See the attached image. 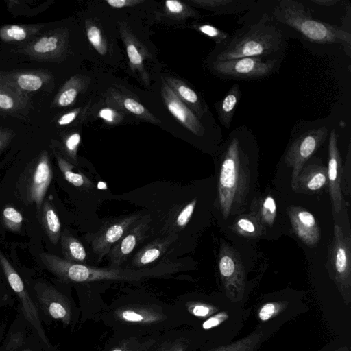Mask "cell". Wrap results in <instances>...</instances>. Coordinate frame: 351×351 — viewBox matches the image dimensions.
<instances>
[{
    "mask_svg": "<svg viewBox=\"0 0 351 351\" xmlns=\"http://www.w3.org/2000/svg\"><path fill=\"white\" fill-rule=\"evenodd\" d=\"M40 213V223L53 244H57L61 235V223L58 215L51 204L43 202Z\"/></svg>",
    "mask_w": 351,
    "mask_h": 351,
    "instance_id": "cb8c5ba5",
    "label": "cell"
},
{
    "mask_svg": "<svg viewBox=\"0 0 351 351\" xmlns=\"http://www.w3.org/2000/svg\"><path fill=\"white\" fill-rule=\"evenodd\" d=\"M303 131L290 143L285 156V162L292 169L291 186L300 171L326 139L328 130L326 125L313 126L302 122Z\"/></svg>",
    "mask_w": 351,
    "mask_h": 351,
    "instance_id": "52a82bcc",
    "label": "cell"
},
{
    "mask_svg": "<svg viewBox=\"0 0 351 351\" xmlns=\"http://www.w3.org/2000/svg\"><path fill=\"white\" fill-rule=\"evenodd\" d=\"M165 7L172 14H180L184 10V5L180 1L176 0L166 1Z\"/></svg>",
    "mask_w": 351,
    "mask_h": 351,
    "instance_id": "f6af8a7d",
    "label": "cell"
},
{
    "mask_svg": "<svg viewBox=\"0 0 351 351\" xmlns=\"http://www.w3.org/2000/svg\"><path fill=\"white\" fill-rule=\"evenodd\" d=\"M197 28L201 33L210 38L216 45L222 44L230 36V34L209 24L200 25Z\"/></svg>",
    "mask_w": 351,
    "mask_h": 351,
    "instance_id": "836d02e7",
    "label": "cell"
},
{
    "mask_svg": "<svg viewBox=\"0 0 351 351\" xmlns=\"http://www.w3.org/2000/svg\"><path fill=\"white\" fill-rule=\"evenodd\" d=\"M106 2L112 8H121L128 6H132L143 1L132 0H106Z\"/></svg>",
    "mask_w": 351,
    "mask_h": 351,
    "instance_id": "bcb514c9",
    "label": "cell"
},
{
    "mask_svg": "<svg viewBox=\"0 0 351 351\" xmlns=\"http://www.w3.org/2000/svg\"><path fill=\"white\" fill-rule=\"evenodd\" d=\"M334 351H349V350L346 346H343L341 348H339L338 349H337Z\"/></svg>",
    "mask_w": 351,
    "mask_h": 351,
    "instance_id": "816d5d0a",
    "label": "cell"
},
{
    "mask_svg": "<svg viewBox=\"0 0 351 351\" xmlns=\"http://www.w3.org/2000/svg\"><path fill=\"white\" fill-rule=\"evenodd\" d=\"M34 290L39 304L43 310L54 319L69 324L72 311L67 298L53 286L45 282H38Z\"/></svg>",
    "mask_w": 351,
    "mask_h": 351,
    "instance_id": "5bb4252c",
    "label": "cell"
},
{
    "mask_svg": "<svg viewBox=\"0 0 351 351\" xmlns=\"http://www.w3.org/2000/svg\"><path fill=\"white\" fill-rule=\"evenodd\" d=\"M151 219L149 215L141 218L110 249L108 255L110 266L119 268L129 256L146 237L150 228Z\"/></svg>",
    "mask_w": 351,
    "mask_h": 351,
    "instance_id": "4fadbf2b",
    "label": "cell"
},
{
    "mask_svg": "<svg viewBox=\"0 0 351 351\" xmlns=\"http://www.w3.org/2000/svg\"><path fill=\"white\" fill-rule=\"evenodd\" d=\"M52 178L50 160L47 152L43 151L29 165L19 180V190L23 200L35 204L38 213Z\"/></svg>",
    "mask_w": 351,
    "mask_h": 351,
    "instance_id": "ba28073f",
    "label": "cell"
},
{
    "mask_svg": "<svg viewBox=\"0 0 351 351\" xmlns=\"http://www.w3.org/2000/svg\"><path fill=\"white\" fill-rule=\"evenodd\" d=\"M0 266L8 282L21 300L23 312L26 319L37 331L39 337L46 344H49L41 326L37 308L32 300L20 276L0 250Z\"/></svg>",
    "mask_w": 351,
    "mask_h": 351,
    "instance_id": "7c38bea8",
    "label": "cell"
},
{
    "mask_svg": "<svg viewBox=\"0 0 351 351\" xmlns=\"http://www.w3.org/2000/svg\"><path fill=\"white\" fill-rule=\"evenodd\" d=\"M15 106L14 99L8 94L0 91V109L10 110Z\"/></svg>",
    "mask_w": 351,
    "mask_h": 351,
    "instance_id": "ee69618b",
    "label": "cell"
},
{
    "mask_svg": "<svg viewBox=\"0 0 351 351\" xmlns=\"http://www.w3.org/2000/svg\"><path fill=\"white\" fill-rule=\"evenodd\" d=\"M86 32L88 39L93 47L100 54H105L106 51V45L104 43L100 29L97 26L90 25L87 28Z\"/></svg>",
    "mask_w": 351,
    "mask_h": 351,
    "instance_id": "74e56055",
    "label": "cell"
},
{
    "mask_svg": "<svg viewBox=\"0 0 351 351\" xmlns=\"http://www.w3.org/2000/svg\"><path fill=\"white\" fill-rule=\"evenodd\" d=\"M58 46L59 40L56 36H45L36 40L31 46V51L34 54L45 56L55 51Z\"/></svg>",
    "mask_w": 351,
    "mask_h": 351,
    "instance_id": "4dcf8cb0",
    "label": "cell"
},
{
    "mask_svg": "<svg viewBox=\"0 0 351 351\" xmlns=\"http://www.w3.org/2000/svg\"><path fill=\"white\" fill-rule=\"evenodd\" d=\"M196 204L197 199L195 198L182 208L175 220L176 227L182 229L187 225L194 213Z\"/></svg>",
    "mask_w": 351,
    "mask_h": 351,
    "instance_id": "d590c367",
    "label": "cell"
},
{
    "mask_svg": "<svg viewBox=\"0 0 351 351\" xmlns=\"http://www.w3.org/2000/svg\"><path fill=\"white\" fill-rule=\"evenodd\" d=\"M99 117L108 122H113L115 118V112L109 108L100 110Z\"/></svg>",
    "mask_w": 351,
    "mask_h": 351,
    "instance_id": "c3c4849f",
    "label": "cell"
},
{
    "mask_svg": "<svg viewBox=\"0 0 351 351\" xmlns=\"http://www.w3.org/2000/svg\"><path fill=\"white\" fill-rule=\"evenodd\" d=\"M234 230L245 237H258L263 232V225L256 213L239 217L233 223Z\"/></svg>",
    "mask_w": 351,
    "mask_h": 351,
    "instance_id": "4316f807",
    "label": "cell"
},
{
    "mask_svg": "<svg viewBox=\"0 0 351 351\" xmlns=\"http://www.w3.org/2000/svg\"><path fill=\"white\" fill-rule=\"evenodd\" d=\"M327 183V167L318 162H314L304 165L292 188L296 191H315Z\"/></svg>",
    "mask_w": 351,
    "mask_h": 351,
    "instance_id": "ffe728a7",
    "label": "cell"
},
{
    "mask_svg": "<svg viewBox=\"0 0 351 351\" xmlns=\"http://www.w3.org/2000/svg\"><path fill=\"white\" fill-rule=\"evenodd\" d=\"M57 163L60 171L64 179L74 186L82 189H91L94 187L93 183L88 177L78 170L69 161L62 156L56 155Z\"/></svg>",
    "mask_w": 351,
    "mask_h": 351,
    "instance_id": "484cf974",
    "label": "cell"
},
{
    "mask_svg": "<svg viewBox=\"0 0 351 351\" xmlns=\"http://www.w3.org/2000/svg\"><path fill=\"white\" fill-rule=\"evenodd\" d=\"M311 2L319 5V6H324V7H329L335 5L337 3H339L341 2V0H311Z\"/></svg>",
    "mask_w": 351,
    "mask_h": 351,
    "instance_id": "f907efd6",
    "label": "cell"
},
{
    "mask_svg": "<svg viewBox=\"0 0 351 351\" xmlns=\"http://www.w3.org/2000/svg\"><path fill=\"white\" fill-rule=\"evenodd\" d=\"M28 351H29V350H28Z\"/></svg>",
    "mask_w": 351,
    "mask_h": 351,
    "instance_id": "f5cc1de1",
    "label": "cell"
},
{
    "mask_svg": "<svg viewBox=\"0 0 351 351\" xmlns=\"http://www.w3.org/2000/svg\"><path fill=\"white\" fill-rule=\"evenodd\" d=\"M60 239L63 258L72 263L86 265L87 254L83 244L67 230L61 232Z\"/></svg>",
    "mask_w": 351,
    "mask_h": 351,
    "instance_id": "603a6c76",
    "label": "cell"
},
{
    "mask_svg": "<svg viewBox=\"0 0 351 351\" xmlns=\"http://www.w3.org/2000/svg\"><path fill=\"white\" fill-rule=\"evenodd\" d=\"M16 84L23 90L36 91L43 86V79L33 73H21L16 79Z\"/></svg>",
    "mask_w": 351,
    "mask_h": 351,
    "instance_id": "d6a6232c",
    "label": "cell"
},
{
    "mask_svg": "<svg viewBox=\"0 0 351 351\" xmlns=\"http://www.w3.org/2000/svg\"><path fill=\"white\" fill-rule=\"evenodd\" d=\"M271 14L280 27L291 29L307 41L319 45H339L350 56V32L341 26L315 19L301 2L280 0L274 5Z\"/></svg>",
    "mask_w": 351,
    "mask_h": 351,
    "instance_id": "5b68a950",
    "label": "cell"
},
{
    "mask_svg": "<svg viewBox=\"0 0 351 351\" xmlns=\"http://www.w3.org/2000/svg\"><path fill=\"white\" fill-rule=\"evenodd\" d=\"M42 263L58 278L68 282H88L103 280L128 282L161 278L173 274L181 269L179 262H162L156 266L138 269L119 268H99L85 264L68 261L55 254L40 253Z\"/></svg>",
    "mask_w": 351,
    "mask_h": 351,
    "instance_id": "277c9868",
    "label": "cell"
},
{
    "mask_svg": "<svg viewBox=\"0 0 351 351\" xmlns=\"http://www.w3.org/2000/svg\"><path fill=\"white\" fill-rule=\"evenodd\" d=\"M242 93L237 83H234L221 100L215 104L221 124L230 129L232 117Z\"/></svg>",
    "mask_w": 351,
    "mask_h": 351,
    "instance_id": "7402d4cb",
    "label": "cell"
},
{
    "mask_svg": "<svg viewBox=\"0 0 351 351\" xmlns=\"http://www.w3.org/2000/svg\"><path fill=\"white\" fill-rule=\"evenodd\" d=\"M77 95V91L75 88H66L60 94L58 98V104L60 106H67L74 101Z\"/></svg>",
    "mask_w": 351,
    "mask_h": 351,
    "instance_id": "60d3db41",
    "label": "cell"
},
{
    "mask_svg": "<svg viewBox=\"0 0 351 351\" xmlns=\"http://www.w3.org/2000/svg\"><path fill=\"white\" fill-rule=\"evenodd\" d=\"M23 221V215L12 206H6L2 212V222L9 230L19 232Z\"/></svg>",
    "mask_w": 351,
    "mask_h": 351,
    "instance_id": "f546056e",
    "label": "cell"
},
{
    "mask_svg": "<svg viewBox=\"0 0 351 351\" xmlns=\"http://www.w3.org/2000/svg\"><path fill=\"white\" fill-rule=\"evenodd\" d=\"M141 217V213H136L106 219L96 232L88 235L87 240L98 262L108 254Z\"/></svg>",
    "mask_w": 351,
    "mask_h": 351,
    "instance_id": "9c48e42d",
    "label": "cell"
},
{
    "mask_svg": "<svg viewBox=\"0 0 351 351\" xmlns=\"http://www.w3.org/2000/svg\"><path fill=\"white\" fill-rule=\"evenodd\" d=\"M78 112L77 110L71 111L63 114L58 120V123L60 125H66L71 123L75 120L77 115Z\"/></svg>",
    "mask_w": 351,
    "mask_h": 351,
    "instance_id": "7dc6e473",
    "label": "cell"
},
{
    "mask_svg": "<svg viewBox=\"0 0 351 351\" xmlns=\"http://www.w3.org/2000/svg\"><path fill=\"white\" fill-rule=\"evenodd\" d=\"M163 334L148 335H116L117 337L110 341L102 351H154Z\"/></svg>",
    "mask_w": 351,
    "mask_h": 351,
    "instance_id": "d6986e66",
    "label": "cell"
},
{
    "mask_svg": "<svg viewBox=\"0 0 351 351\" xmlns=\"http://www.w3.org/2000/svg\"><path fill=\"white\" fill-rule=\"evenodd\" d=\"M162 97L169 111L189 130L197 136H203L206 128L198 117L165 84Z\"/></svg>",
    "mask_w": 351,
    "mask_h": 351,
    "instance_id": "e0dca14e",
    "label": "cell"
},
{
    "mask_svg": "<svg viewBox=\"0 0 351 351\" xmlns=\"http://www.w3.org/2000/svg\"><path fill=\"white\" fill-rule=\"evenodd\" d=\"M126 51L131 64L135 66L142 65V56L134 45L131 43L128 44L127 45Z\"/></svg>",
    "mask_w": 351,
    "mask_h": 351,
    "instance_id": "b9f144b4",
    "label": "cell"
},
{
    "mask_svg": "<svg viewBox=\"0 0 351 351\" xmlns=\"http://www.w3.org/2000/svg\"><path fill=\"white\" fill-rule=\"evenodd\" d=\"M328 182L332 204L333 211L339 213L341 209L343 196L341 193V158L337 146V134L335 129H332L329 136Z\"/></svg>",
    "mask_w": 351,
    "mask_h": 351,
    "instance_id": "9a60e30c",
    "label": "cell"
},
{
    "mask_svg": "<svg viewBox=\"0 0 351 351\" xmlns=\"http://www.w3.org/2000/svg\"><path fill=\"white\" fill-rule=\"evenodd\" d=\"M81 141L80 134L77 132L69 135L64 141L65 150L73 160L77 162L76 156Z\"/></svg>",
    "mask_w": 351,
    "mask_h": 351,
    "instance_id": "f35d334b",
    "label": "cell"
},
{
    "mask_svg": "<svg viewBox=\"0 0 351 351\" xmlns=\"http://www.w3.org/2000/svg\"><path fill=\"white\" fill-rule=\"evenodd\" d=\"M228 318L227 312L221 311L208 317L202 324L204 330L211 329L223 322Z\"/></svg>",
    "mask_w": 351,
    "mask_h": 351,
    "instance_id": "ab89813d",
    "label": "cell"
},
{
    "mask_svg": "<svg viewBox=\"0 0 351 351\" xmlns=\"http://www.w3.org/2000/svg\"><path fill=\"white\" fill-rule=\"evenodd\" d=\"M258 143L245 125L234 129L222 144L217 182V201L225 219L244 206L251 185V170Z\"/></svg>",
    "mask_w": 351,
    "mask_h": 351,
    "instance_id": "6da1fadb",
    "label": "cell"
},
{
    "mask_svg": "<svg viewBox=\"0 0 351 351\" xmlns=\"http://www.w3.org/2000/svg\"><path fill=\"white\" fill-rule=\"evenodd\" d=\"M289 216L297 237L307 246H316L320 239V228L314 215L301 207L291 206Z\"/></svg>",
    "mask_w": 351,
    "mask_h": 351,
    "instance_id": "2e32d148",
    "label": "cell"
},
{
    "mask_svg": "<svg viewBox=\"0 0 351 351\" xmlns=\"http://www.w3.org/2000/svg\"><path fill=\"white\" fill-rule=\"evenodd\" d=\"M276 213L275 199L270 195L265 196L260 202L258 212L263 225L271 226L275 221Z\"/></svg>",
    "mask_w": 351,
    "mask_h": 351,
    "instance_id": "f1b7e54d",
    "label": "cell"
},
{
    "mask_svg": "<svg viewBox=\"0 0 351 351\" xmlns=\"http://www.w3.org/2000/svg\"><path fill=\"white\" fill-rule=\"evenodd\" d=\"M178 234L172 232L162 237L157 238L141 248L132 258L130 269L147 268L167 251L170 245L178 239Z\"/></svg>",
    "mask_w": 351,
    "mask_h": 351,
    "instance_id": "ac0fdd59",
    "label": "cell"
},
{
    "mask_svg": "<svg viewBox=\"0 0 351 351\" xmlns=\"http://www.w3.org/2000/svg\"><path fill=\"white\" fill-rule=\"evenodd\" d=\"M263 339V332L256 330L235 342L217 347L210 351H255Z\"/></svg>",
    "mask_w": 351,
    "mask_h": 351,
    "instance_id": "83f0119b",
    "label": "cell"
},
{
    "mask_svg": "<svg viewBox=\"0 0 351 351\" xmlns=\"http://www.w3.org/2000/svg\"><path fill=\"white\" fill-rule=\"evenodd\" d=\"M27 34L26 28L19 25L6 26L0 32L1 37L6 40L21 41L25 39Z\"/></svg>",
    "mask_w": 351,
    "mask_h": 351,
    "instance_id": "e575fe53",
    "label": "cell"
},
{
    "mask_svg": "<svg viewBox=\"0 0 351 351\" xmlns=\"http://www.w3.org/2000/svg\"><path fill=\"white\" fill-rule=\"evenodd\" d=\"M123 105L129 112L134 114H143L145 110L142 104L132 98H126L123 101Z\"/></svg>",
    "mask_w": 351,
    "mask_h": 351,
    "instance_id": "7bdbcfd3",
    "label": "cell"
},
{
    "mask_svg": "<svg viewBox=\"0 0 351 351\" xmlns=\"http://www.w3.org/2000/svg\"><path fill=\"white\" fill-rule=\"evenodd\" d=\"M330 264L339 291L344 300L349 301L351 287L350 238L345 236L341 228L337 224L334 226Z\"/></svg>",
    "mask_w": 351,
    "mask_h": 351,
    "instance_id": "8fae6325",
    "label": "cell"
},
{
    "mask_svg": "<svg viewBox=\"0 0 351 351\" xmlns=\"http://www.w3.org/2000/svg\"><path fill=\"white\" fill-rule=\"evenodd\" d=\"M178 329L164 333L154 351H190L193 343L189 335Z\"/></svg>",
    "mask_w": 351,
    "mask_h": 351,
    "instance_id": "d4e9b609",
    "label": "cell"
},
{
    "mask_svg": "<svg viewBox=\"0 0 351 351\" xmlns=\"http://www.w3.org/2000/svg\"><path fill=\"white\" fill-rule=\"evenodd\" d=\"M283 57H245L213 61L209 63V69L215 75L223 80H259L275 73Z\"/></svg>",
    "mask_w": 351,
    "mask_h": 351,
    "instance_id": "8992f818",
    "label": "cell"
},
{
    "mask_svg": "<svg viewBox=\"0 0 351 351\" xmlns=\"http://www.w3.org/2000/svg\"><path fill=\"white\" fill-rule=\"evenodd\" d=\"M104 319L119 335L162 334L178 328L184 317L176 307L156 302L113 304Z\"/></svg>",
    "mask_w": 351,
    "mask_h": 351,
    "instance_id": "3957f363",
    "label": "cell"
},
{
    "mask_svg": "<svg viewBox=\"0 0 351 351\" xmlns=\"http://www.w3.org/2000/svg\"><path fill=\"white\" fill-rule=\"evenodd\" d=\"M11 138V134L0 131V152L5 147Z\"/></svg>",
    "mask_w": 351,
    "mask_h": 351,
    "instance_id": "681fc988",
    "label": "cell"
},
{
    "mask_svg": "<svg viewBox=\"0 0 351 351\" xmlns=\"http://www.w3.org/2000/svg\"><path fill=\"white\" fill-rule=\"evenodd\" d=\"M218 267L227 297L232 302L240 301L245 287L244 267L239 254L226 243L221 245Z\"/></svg>",
    "mask_w": 351,
    "mask_h": 351,
    "instance_id": "30bf717a",
    "label": "cell"
},
{
    "mask_svg": "<svg viewBox=\"0 0 351 351\" xmlns=\"http://www.w3.org/2000/svg\"><path fill=\"white\" fill-rule=\"evenodd\" d=\"M221 45H216L210 58L213 61L245 57L284 56L285 33L274 21L271 13L250 19Z\"/></svg>",
    "mask_w": 351,
    "mask_h": 351,
    "instance_id": "7a4b0ae2",
    "label": "cell"
},
{
    "mask_svg": "<svg viewBox=\"0 0 351 351\" xmlns=\"http://www.w3.org/2000/svg\"><path fill=\"white\" fill-rule=\"evenodd\" d=\"M186 311L191 315L199 318H208L214 315L217 308L198 301H188L184 304Z\"/></svg>",
    "mask_w": 351,
    "mask_h": 351,
    "instance_id": "1f68e13d",
    "label": "cell"
},
{
    "mask_svg": "<svg viewBox=\"0 0 351 351\" xmlns=\"http://www.w3.org/2000/svg\"><path fill=\"white\" fill-rule=\"evenodd\" d=\"M192 3L215 14L226 15L249 12L258 6L259 1L255 0H193Z\"/></svg>",
    "mask_w": 351,
    "mask_h": 351,
    "instance_id": "44dd1931",
    "label": "cell"
},
{
    "mask_svg": "<svg viewBox=\"0 0 351 351\" xmlns=\"http://www.w3.org/2000/svg\"><path fill=\"white\" fill-rule=\"evenodd\" d=\"M285 308L282 302H268L261 306L258 311V317L265 322L275 317Z\"/></svg>",
    "mask_w": 351,
    "mask_h": 351,
    "instance_id": "8d00e7d4",
    "label": "cell"
}]
</instances>
